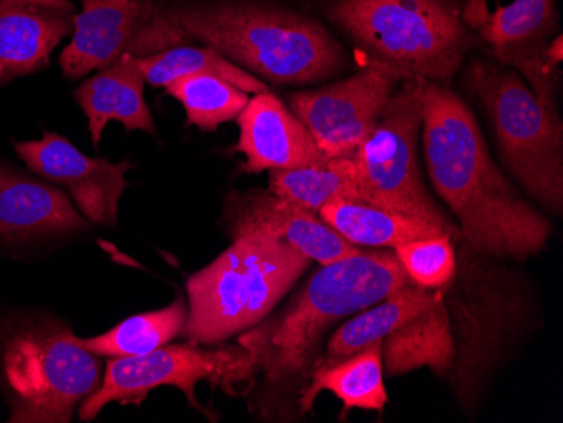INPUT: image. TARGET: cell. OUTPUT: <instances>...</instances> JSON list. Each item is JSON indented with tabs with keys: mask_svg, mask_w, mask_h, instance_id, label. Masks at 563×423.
<instances>
[{
	"mask_svg": "<svg viewBox=\"0 0 563 423\" xmlns=\"http://www.w3.org/2000/svg\"><path fill=\"white\" fill-rule=\"evenodd\" d=\"M88 230L66 192L0 164V240L25 243Z\"/></svg>",
	"mask_w": 563,
	"mask_h": 423,
	"instance_id": "ac0fdd59",
	"label": "cell"
},
{
	"mask_svg": "<svg viewBox=\"0 0 563 423\" xmlns=\"http://www.w3.org/2000/svg\"><path fill=\"white\" fill-rule=\"evenodd\" d=\"M240 135L235 151L245 157L246 174L322 166L329 157L306 125L271 90L253 94L236 116Z\"/></svg>",
	"mask_w": 563,
	"mask_h": 423,
	"instance_id": "2e32d148",
	"label": "cell"
},
{
	"mask_svg": "<svg viewBox=\"0 0 563 423\" xmlns=\"http://www.w3.org/2000/svg\"><path fill=\"white\" fill-rule=\"evenodd\" d=\"M483 2L471 0L466 5L471 30L488 44L496 63L515 69L545 105L556 109L563 59L556 0H511L493 12Z\"/></svg>",
	"mask_w": 563,
	"mask_h": 423,
	"instance_id": "8fae6325",
	"label": "cell"
},
{
	"mask_svg": "<svg viewBox=\"0 0 563 423\" xmlns=\"http://www.w3.org/2000/svg\"><path fill=\"white\" fill-rule=\"evenodd\" d=\"M422 78H407L391 94L373 131L351 156L363 203L417 218L457 236L454 221L423 181L420 164Z\"/></svg>",
	"mask_w": 563,
	"mask_h": 423,
	"instance_id": "9c48e42d",
	"label": "cell"
},
{
	"mask_svg": "<svg viewBox=\"0 0 563 423\" xmlns=\"http://www.w3.org/2000/svg\"><path fill=\"white\" fill-rule=\"evenodd\" d=\"M188 304L176 299L173 304L157 311L132 315L100 336L87 337L78 343L87 352L107 358H132L147 355L176 339L185 330Z\"/></svg>",
	"mask_w": 563,
	"mask_h": 423,
	"instance_id": "cb8c5ba5",
	"label": "cell"
},
{
	"mask_svg": "<svg viewBox=\"0 0 563 423\" xmlns=\"http://www.w3.org/2000/svg\"><path fill=\"white\" fill-rule=\"evenodd\" d=\"M75 15L71 0H0V85L46 68Z\"/></svg>",
	"mask_w": 563,
	"mask_h": 423,
	"instance_id": "e0dca14e",
	"label": "cell"
},
{
	"mask_svg": "<svg viewBox=\"0 0 563 423\" xmlns=\"http://www.w3.org/2000/svg\"><path fill=\"white\" fill-rule=\"evenodd\" d=\"M145 84L139 58L125 53L76 88V102L87 115L95 147L109 122L122 123L126 132L142 131L156 137V123L144 100Z\"/></svg>",
	"mask_w": 563,
	"mask_h": 423,
	"instance_id": "d6986e66",
	"label": "cell"
},
{
	"mask_svg": "<svg viewBox=\"0 0 563 423\" xmlns=\"http://www.w3.org/2000/svg\"><path fill=\"white\" fill-rule=\"evenodd\" d=\"M164 15L189 43L199 41L253 77L309 85L334 77L346 52L314 19L246 0L170 5Z\"/></svg>",
	"mask_w": 563,
	"mask_h": 423,
	"instance_id": "277c9868",
	"label": "cell"
},
{
	"mask_svg": "<svg viewBox=\"0 0 563 423\" xmlns=\"http://www.w3.org/2000/svg\"><path fill=\"white\" fill-rule=\"evenodd\" d=\"M268 191L312 213L338 201L363 203L351 157L331 159L322 166L271 170Z\"/></svg>",
	"mask_w": 563,
	"mask_h": 423,
	"instance_id": "d4e9b609",
	"label": "cell"
},
{
	"mask_svg": "<svg viewBox=\"0 0 563 423\" xmlns=\"http://www.w3.org/2000/svg\"><path fill=\"white\" fill-rule=\"evenodd\" d=\"M454 243L455 276L442 289L454 341L444 378L459 409L474 419L501 366L542 327V301L509 260L481 254L459 235Z\"/></svg>",
	"mask_w": 563,
	"mask_h": 423,
	"instance_id": "3957f363",
	"label": "cell"
},
{
	"mask_svg": "<svg viewBox=\"0 0 563 423\" xmlns=\"http://www.w3.org/2000/svg\"><path fill=\"white\" fill-rule=\"evenodd\" d=\"M100 356L58 321H27L0 337V390L9 422L68 423L76 407L100 388Z\"/></svg>",
	"mask_w": 563,
	"mask_h": 423,
	"instance_id": "ba28073f",
	"label": "cell"
},
{
	"mask_svg": "<svg viewBox=\"0 0 563 423\" xmlns=\"http://www.w3.org/2000/svg\"><path fill=\"white\" fill-rule=\"evenodd\" d=\"M311 260L267 236L233 240L208 267L189 277L183 336L217 346L264 321L309 268Z\"/></svg>",
	"mask_w": 563,
	"mask_h": 423,
	"instance_id": "8992f818",
	"label": "cell"
},
{
	"mask_svg": "<svg viewBox=\"0 0 563 423\" xmlns=\"http://www.w3.org/2000/svg\"><path fill=\"white\" fill-rule=\"evenodd\" d=\"M139 65L144 73L145 81L156 88H166L167 85L186 75H213V77L223 78L228 84L235 85L249 94L268 90L264 81L253 77L208 46L195 47L183 44V46L169 47L166 52L139 58Z\"/></svg>",
	"mask_w": 563,
	"mask_h": 423,
	"instance_id": "484cf974",
	"label": "cell"
},
{
	"mask_svg": "<svg viewBox=\"0 0 563 423\" xmlns=\"http://www.w3.org/2000/svg\"><path fill=\"white\" fill-rule=\"evenodd\" d=\"M407 78L387 63L369 59L365 68L346 80L290 94V112L311 132L329 159L351 157Z\"/></svg>",
	"mask_w": 563,
	"mask_h": 423,
	"instance_id": "7c38bea8",
	"label": "cell"
},
{
	"mask_svg": "<svg viewBox=\"0 0 563 423\" xmlns=\"http://www.w3.org/2000/svg\"><path fill=\"white\" fill-rule=\"evenodd\" d=\"M464 11V0H334L328 15L369 59L449 84L476 43Z\"/></svg>",
	"mask_w": 563,
	"mask_h": 423,
	"instance_id": "5b68a950",
	"label": "cell"
},
{
	"mask_svg": "<svg viewBox=\"0 0 563 423\" xmlns=\"http://www.w3.org/2000/svg\"><path fill=\"white\" fill-rule=\"evenodd\" d=\"M464 81L492 122L503 163L521 189L560 218L563 213V123L515 69L489 59L466 66Z\"/></svg>",
	"mask_w": 563,
	"mask_h": 423,
	"instance_id": "52a82bcc",
	"label": "cell"
},
{
	"mask_svg": "<svg viewBox=\"0 0 563 423\" xmlns=\"http://www.w3.org/2000/svg\"><path fill=\"white\" fill-rule=\"evenodd\" d=\"M173 47V34L156 0H81L71 41L59 58L65 77H85L131 53L147 58Z\"/></svg>",
	"mask_w": 563,
	"mask_h": 423,
	"instance_id": "4fadbf2b",
	"label": "cell"
},
{
	"mask_svg": "<svg viewBox=\"0 0 563 423\" xmlns=\"http://www.w3.org/2000/svg\"><path fill=\"white\" fill-rule=\"evenodd\" d=\"M420 144L430 185L467 245L499 260L545 251L552 223L505 178L473 110L445 84L423 80Z\"/></svg>",
	"mask_w": 563,
	"mask_h": 423,
	"instance_id": "6da1fadb",
	"label": "cell"
},
{
	"mask_svg": "<svg viewBox=\"0 0 563 423\" xmlns=\"http://www.w3.org/2000/svg\"><path fill=\"white\" fill-rule=\"evenodd\" d=\"M318 214L325 225L357 248L394 251L404 243L445 233L427 221L354 201L328 204Z\"/></svg>",
	"mask_w": 563,
	"mask_h": 423,
	"instance_id": "603a6c76",
	"label": "cell"
},
{
	"mask_svg": "<svg viewBox=\"0 0 563 423\" xmlns=\"http://www.w3.org/2000/svg\"><path fill=\"white\" fill-rule=\"evenodd\" d=\"M407 282L394 251L362 248L321 265L286 308L240 336L262 380L250 402L253 415L278 422L302 416L299 398L322 356L324 337L343 319L387 299Z\"/></svg>",
	"mask_w": 563,
	"mask_h": 423,
	"instance_id": "7a4b0ae2",
	"label": "cell"
},
{
	"mask_svg": "<svg viewBox=\"0 0 563 423\" xmlns=\"http://www.w3.org/2000/svg\"><path fill=\"white\" fill-rule=\"evenodd\" d=\"M223 220L232 240L267 236L319 265L332 264L362 251L325 225L318 213L262 189L228 194Z\"/></svg>",
	"mask_w": 563,
	"mask_h": 423,
	"instance_id": "5bb4252c",
	"label": "cell"
},
{
	"mask_svg": "<svg viewBox=\"0 0 563 423\" xmlns=\"http://www.w3.org/2000/svg\"><path fill=\"white\" fill-rule=\"evenodd\" d=\"M166 93L176 98L186 112L189 125L213 132L223 123L236 120L249 103L246 91L213 75H186L167 85Z\"/></svg>",
	"mask_w": 563,
	"mask_h": 423,
	"instance_id": "4316f807",
	"label": "cell"
},
{
	"mask_svg": "<svg viewBox=\"0 0 563 423\" xmlns=\"http://www.w3.org/2000/svg\"><path fill=\"white\" fill-rule=\"evenodd\" d=\"M324 391L340 398L346 410L383 412L388 403V391L385 387L382 343L369 344L362 352L338 361L319 359L306 390L300 394V415L311 412L319 394Z\"/></svg>",
	"mask_w": 563,
	"mask_h": 423,
	"instance_id": "ffe728a7",
	"label": "cell"
},
{
	"mask_svg": "<svg viewBox=\"0 0 563 423\" xmlns=\"http://www.w3.org/2000/svg\"><path fill=\"white\" fill-rule=\"evenodd\" d=\"M383 369L397 378L429 368L444 378L454 359L451 322L448 309L438 301L405 321L382 341Z\"/></svg>",
	"mask_w": 563,
	"mask_h": 423,
	"instance_id": "44dd1931",
	"label": "cell"
},
{
	"mask_svg": "<svg viewBox=\"0 0 563 423\" xmlns=\"http://www.w3.org/2000/svg\"><path fill=\"white\" fill-rule=\"evenodd\" d=\"M15 153L47 181L68 188L76 207L91 223L115 226L131 160L110 163L85 156L68 138L46 132L41 141L15 142Z\"/></svg>",
	"mask_w": 563,
	"mask_h": 423,
	"instance_id": "9a60e30c",
	"label": "cell"
},
{
	"mask_svg": "<svg viewBox=\"0 0 563 423\" xmlns=\"http://www.w3.org/2000/svg\"><path fill=\"white\" fill-rule=\"evenodd\" d=\"M442 290L422 289L408 280L398 292L351 315L329 334L322 361H338L362 352L373 343H382L405 321L432 305Z\"/></svg>",
	"mask_w": 563,
	"mask_h": 423,
	"instance_id": "7402d4cb",
	"label": "cell"
},
{
	"mask_svg": "<svg viewBox=\"0 0 563 423\" xmlns=\"http://www.w3.org/2000/svg\"><path fill=\"white\" fill-rule=\"evenodd\" d=\"M405 276L422 289L442 290L451 283L457 267L454 236H429L394 248Z\"/></svg>",
	"mask_w": 563,
	"mask_h": 423,
	"instance_id": "83f0119b",
	"label": "cell"
},
{
	"mask_svg": "<svg viewBox=\"0 0 563 423\" xmlns=\"http://www.w3.org/2000/svg\"><path fill=\"white\" fill-rule=\"evenodd\" d=\"M255 359L240 343L214 347L166 344L147 355L110 359L100 388L81 403L80 419L91 422L112 402L141 405L148 391L159 387L179 388L192 409L201 410L196 400V385L201 381L236 394L242 387H255Z\"/></svg>",
	"mask_w": 563,
	"mask_h": 423,
	"instance_id": "30bf717a",
	"label": "cell"
}]
</instances>
